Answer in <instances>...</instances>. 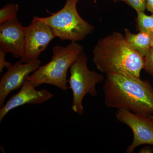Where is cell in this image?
I'll return each mask as SVG.
<instances>
[{
    "mask_svg": "<svg viewBox=\"0 0 153 153\" xmlns=\"http://www.w3.org/2000/svg\"><path fill=\"white\" fill-rule=\"evenodd\" d=\"M83 51L82 46L76 42H71L65 47L55 46L51 60L44 66H40L26 80L36 87L47 84L62 90H67L68 70Z\"/></svg>",
    "mask_w": 153,
    "mask_h": 153,
    "instance_id": "obj_3",
    "label": "cell"
},
{
    "mask_svg": "<svg viewBox=\"0 0 153 153\" xmlns=\"http://www.w3.org/2000/svg\"><path fill=\"white\" fill-rule=\"evenodd\" d=\"M70 76L68 80L69 88L73 95L71 108L76 113L83 114L82 102L85 95H97L96 86L104 80L103 74L91 71L88 68L87 57L84 51L81 52L70 68Z\"/></svg>",
    "mask_w": 153,
    "mask_h": 153,
    "instance_id": "obj_5",
    "label": "cell"
},
{
    "mask_svg": "<svg viewBox=\"0 0 153 153\" xmlns=\"http://www.w3.org/2000/svg\"><path fill=\"white\" fill-rule=\"evenodd\" d=\"M103 91L107 107L153 114V88L148 80L122 73L107 74Z\"/></svg>",
    "mask_w": 153,
    "mask_h": 153,
    "instance_id": "obj_1",
    "label": "cell"
},
{
    "mask_svg": "<svg viewBox=\"0 0 153 153\" xmlns=\"http://www.w3.org/2000/svg\"><path fill=\"white\" fill-rule=\"evenodd\" d=\"M92 53L93 63L106 74L122 73L140 77L144 66L145 57L132 49L118 32L100 39Z\"/></svg>",
    "mask_w": 153,
    "mask_h": 153,
    "instance_id": "obj_2",
    "label": "cell"
},
{
    "mask_svg": "<svg viewBox=\"0 0 153 153\" xmlns=\"http://www.w3.org/2000/svg\"><path fill=\"white\" fill-rule=\"evenodd\" d=\"M151 47L153 48V35L152 36V40H151Z\"/></svg>",
    "mask_w": 153,
    "mask_h": 153,
    "instance_id": "obj_19",
    "label": "cell"
},
{
    "mask_svg": "<svg viewBox=\"0 0 153 153\" xmlns=\"http://www.w3.org/2000/svg\"><path fill=\"white\" fill-rule=\"evenodd\" d=\"M19 10L18 4H9L0 10V24L16 18Z\"/></svg>",
    "mask_w": 153,
    "mask_h": 153,
    "instance_id": "obj_13",
    "label": "cell"
},
{
    "mask_svg": "<svg viewBox=\"0 0 153 153\" xmlns=\"http://www.w3.org/2000/svg\"><path fill=\"white\" fill-rule=\"evenodd\" d=\"M41 60L37 59L28 63L18 61L7 68L0 80V107L12 91L21 88L28 76L40 66Z\"/></svg>",
    "mask_w": 153,
    "mask_h": 153,
    "instance_id": "obj_8",
    "label": "cell"
},
{
    "mask_svg": "<svg viewBox=\"0 0 153 153\" xmlns=\"http://www.w3.org/2000/svg\"><path fill=\"white\" fill-rule=\"evenodd\" d=\"M26 80L16 94L11 97L0 109V122L10 111L25 104H42L54 96L51 92L43 88L37 90Z\"/></svg>",
    "mask_w": 153,
    "mask_h": 153,
    "instance_id": "obj_10",
    "label": "cell"
},
{
    "mask_svg": "<svg viewBox=\"0 0 153 153\" xmlns=\"http://www.w3.org/2000/svg\"><path fill=\"white\" fill-rule=\"evenodd\" d=\"M137 13V26L140 32L153 35V14L150 16L144 12L139 11Z\"/></svg>",
    "mask_w": 153,
    "mask_h": 153,
    "instance_id": "obj_12",
    "label": "cell"
},
{
    "mask_svg": "<svg viewBox=\"0 0 153 153\" xmlns=\"http://www.w3.org/2000/svg\"><path fill=\"white\" fill-rule=\"evenodd\" d=\"M25 27L17 17L0 24V50L21 58L25 47Z\"/></svg>",
    "mask_w": 153,
    "mask_h": 153,
    "instance_id": "obj_9",
    "label": "cell"
},
{
    "mask_svg": "<svg viewBox=\"0 0 153 153\" xmlns=\"http://www.w3.org/2000/svg\"><path fill=\"white\" fill-rule=\"evenodd\" d=\"M6 53L0 50V72H2L4 68H10L12 64L10 62L6 60L5 56Z\"/></svg>",
    "mask_w": 153,
    "mask_h": 153,
    "instance_id": "obj_16",
    "label": "cell"
},
{
    "mask_svg": "<svg viewBox=\"0 0 153 153\" xmlns=\"http://www.w3.org/2000/svg\"><path fill=\"white\" fill-rule=\"evenodd\" d=\"M55 38L49 25L38 17H34L31 24L25 28V47L21 61L27 63L38 59L41 53Z\"/></svg>",
    "mask_w": 153,
    "mask_h": 153,
    "instance_id": "obj_6",
    "label": "cell"
},
{
    "mask_svg": "<svg viewBox=\"0 0 153 153\" xmlns=\"http://www.w3.org/2000/svg\"><path fill=\"white\" fill-rule=\"evenodd\" d=\"M124 31L125 37L132 49L146 57L151 48L152 35L143 32L133 34L127 29Z\"/></svg>",
    "mask_w": 153,
    "mask_h": 153,
    "instance_id": "obj_11",
    "label": "cell"
},
{
    "mask_svg": "<svg viewBox=\"0 0 153 153\" xmlns=\"http://www.w3.org/2000/svg\"><path fill=\"white\" fill-rule=\"evenodd\" d=\"M114 2L121 1L131 7L137 12H144L146 9V0H113Z\"/></svg>",
    "mask_w": 153,
    "mask_h": 153,
    "instance_id": "obj_14",
    "label": "cell"
},
{
    "mask_svg": "<svg viewBox=\"0 0 153 153\" xmlns=\"http://www.w3.org/2000/svg\"><path fill=\"white\" fill-rule=\"evenodd\" d=\"M115 116L118 121L128 126L133 133V140L126 153H132L141 145L153 146V120L149 116L120 109L116 112Z\"/></svg>",
    "mask_w": 153,
    "mask_h": 153,
    "instance_id": "obj_7",
    "label": "cell"
},
{
    "mask_svg": "<svg viewBox=\"0 0 153 153\" xmlns=\"http://www.w3.org/2000/svg\"><path fill=\"white\" fill-rule=\"evenodd\" d=\"M153 149L149 146H146L140 150V153H153Z\"/></svg>",
    "mask_w": 153,
    "mask_h": 153,
    "instance_id": "obj_17",
    "label": "cell"
},
{
    "mask_svg": "<svg viewBox=\"0 0 153 153\" xmlns=\"http://www.w3.org/2000/svg\"><path fill=\"white\" fill-rule=\"evenodd\" d=\"M146 9L153 14V0H146Z\"/></svg>",
    "mask_w": 153,
    "mask_h": 153,
    "instance_id": "obj_18",
    "label": "cell"
},
{
    "mask_svg": "<svg viewBox=\"0 0 153 153\" xmlns=\"http://www.w3.org/2000/svg\"><path fill=\"white\" fill-rule=\"evenodd\" d=\"M149 117L152 120H153V114L151 115H149Z\"/></svg>",
    "mask_w": 153,
    "mask_h": 153,
    "instance_id": "obj_20",
    "label": "cell"
},
{
    "mask_svg": "<svg viewBox=\"0 0 153 153\" xmlns=\"http://www.w3.org/2000/svg\"><path fill=\"white\" fill-rule=\"evenodd\" d=\"M78 0H66L63 8L47 17H38L62 40L76 42L83 40L94 31V27L79 16L76 4Z\"/></svg>",
    "mask_w": 153,
    "mask_h": 153,
    "instance_id": "obj_4",
    "label": "cell"
},
{
    "mask_svg": "<svg viewBox=\"0 0 153 153\" xmlns=\"http://www.w3.org/2000/svg\"><path fill=\"white\" fill-rule=\"evenodd\" d=\"M143 69L148 74L153 76V48L151 47L147 55L145 57Z\"/></svg>",
    "mask_w": 153,
    "mask_h": 153,
    "instance_id": "obj_15",
    "label": "cell"
}]
</instances>
